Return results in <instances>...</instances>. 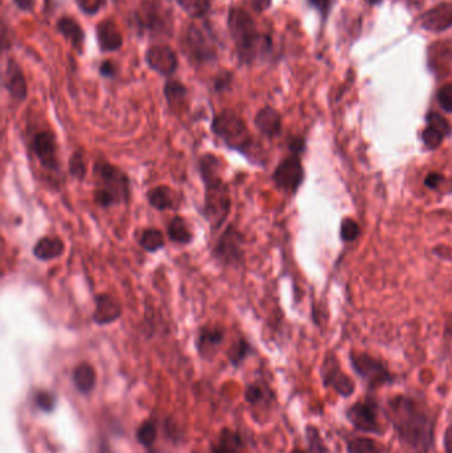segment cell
I'll use <instances>...</instances> for the list:
<instances>
[{"mask_svg":"<svg viewBox=\"0 0 452 453\" xmlns=\"http://www.w3.org/2000/svg\"><path fill=\"white\" fill-rule=\"evenodd\" d=\"M224 329L219 325H206L199 330L198 334V349L202 355L211 354L218 349L224 339Z\"/></svg>","mask_w":452,"mask_h":453,"instance_id":"cell-24","label":"cell"},{"mask_svg":"<svg viewBox=\"0 0 452 453\" xmlns=\"http://www.w3.org/2000/svg\"><path fill=\"white\" fill-rule=\"evenodd\" d=\"M370 6H375V4H380L382 0H366Z\"/></svg>","mask_w":452,"mask_h":453,"instance_id":"cell-49","label":"cell"},{"mask_svg":"<svg viewBox=\"0 0 452 453\" xmlns=\"http://www.w3.org/2000/svg\"><path fill=\"white\" fill-rule=\"evenodd\" d=\"M256 12H263L271 7L272 0H247Z\"/></svg>","mask_w":452,"mask_h":453,"instance_id":"cell-48","label":"cell"},{"mask_svg":"<svg viewBox=\"0 0 452 453\" xmlns=\"http://www.w3.org/2000/svg\"><path fill=\"white\" fill-rule=\"evenodd\" d=\"M266 396V388L260 384H251L245 391V399L250 403H257Z\"/></svg>","mask_w":452,"mask_h":453,"instance_id":"cell-41","label":"cell"},{"mask_svg":"<svg viewBox=\"0 0 452 453\" xmlns=\"http://www.w3.org/2000/svg\"><path fill=\"white\" fill-rule=\"evenodd\" d=\"M68 171L70 175L82 182L86 176V163H85V158H84V152L80 150L73 151L70 155V162H68Z\"/></svg>","mask_w":452,"mask_h":453,"instance_id":"cell-33","label":"cell"},{"mask_svg":"<svg viewBox=\"0 0 452 453\" xmlns=\"http://www.w3.org/2000/svg\"><path fill=\"white\" fill-rule=\"evenodd\" d=\"M443 182H444V176L439 173H429L425 178V186L430 190H438Z\"/></svg>","mask_w":452,"mask_h":453,"instance_id":"cell-43","label":"cell"},{"mask_svg":"<svg viewBox=\"0 0 452 453\" xmlns=\"http://www.w3.org/2000/svg\"><path fill=\"white\" fill-rule=\"evenodd\" d=\"M18 10L23 12H32L35 8L36 0H12Z\"/></svg>","mask_w":452,"mask_h":453,"instance_id":"cell-47","label":"cell"},{"mask_svg":"<svg viewBox=\"0 0 452 453\" xmlns=\"http://www.w3.org/2000/svg\"><path fill=\"white\" fill-rule=\"evenodd\" d=\"M65 251L64 242L58 236H44L34 245L32 254L40 261H51L61 257Z\"/></svg>","mask_w":452,"mask_h":453,"instance_id":"cell-23","label":"cell"},{"mask_svg":"<svg viewBox=\"0 0 452 453\" xmlns=\"http://www.w3.org/2000/svg\"><path fill=\"white\" fill-rule=\"evenodd\" d=\"M257 131L268 140H273L280 136L283 128L281 114L272 106H264L256 113L254 119Z\"/></svg>","mask_w":452,"mask_h":453,"instance_id":"cell-19","label":"cell"},{"mask_svg":"<svg viewBox=\"0 0 452 453\" xmlns=\"http://www.w3.org/2000/svg\"><path fill=\"white\" fill-rule=\"evenodd\" d=\"M137 439L143 447H150L157 439V426L153 421H145L137 431Z\"/></svg>","mask_w":452,"mask_h":453,"instance_id":"cell-35","label":"cell"},{"mask_svg":"<svg viewBox=\"0 0 452 453\" xmlns=\"http://www.w3.org/2000/svg\"><path fill=\"white\" fill-rule=\"evenodd\" d=\"M58 32L64 36L65 40H68L72 47L77 49L79 53L82 52V46L85 40V34L82 31L80 23L73 19L72 16H61L56 24Z\"/></svg>","mask_w":452,"mask_h":453,"instance_id":"cell-25","label":"cell"},{"mask_svg":"<svg viewBox=\"0 0 452 453\" xmlns=\"http://www.w3.org/2000/svg\"><path fill=\"white\" fill-rule=\"evenodd\" d=\"M304 167L300 155L290 154L278 163L272 174V180L278 190L287 194H296L304 182Z\"/></svg>","mask_w":452,"mask_h":453,"instance_id":"cell-13","label":"cell"},{"mask_svg":"<svg viewBox=\"0 0 452 453\" xmlns=\"http://www.w3.org/2000/svg\"><path fill=\"white\" fill-rule=\"evenodd\" d=\"M211 131L230 150L247 155L254 149V137L247 122L231 109H224L215 114L211 122Z\"/></svg>","mask_w":452,"mask_h":453,"instance_id":"cell-5","label":"cell"},{"mask_svg":"<svg viewBox=\"0 0 452 453\" xmlns=\"http://www.w3.org/2000/svg\"><path fill=\"white\" fill-rule=\"evenodd\" d=\"M382 412L407 453H435L437 416L426 403L396 394L386 399Z\"/></svg>","mask_w":452,"mask_h":453,"instance_id":"cell-1","label":"cell"},{"mask_svg":"<svg viewBox=\"0 0 452 453\" xmlns=\"http://www.w3.org/2000/svg\"><path fill=\"white\" fill-rule=\"evenodd\" d=\"M145 60L153 72L163 77H172L179 68L176 52L167 44H153L148 48Z\"/></svg>","mask_w":452,"mask_h":453,"instance_id":"cell-14","label":"cell"},{"mask_svg":"<svg viewBox=\"0 0 452 453\" xmlns=\"http://www.w3.org/2000/svg\"><path fill=\"white\" fill-rule=\"evenodd\" d=\"M233 74L230 70H223L219 74L215 76L214 79V91L217 93H223L231 88Z\"/></svg>","mask_w":452,"mask_h":453,"instance_id":"cell-37","label":"cell"},{"mask_svg":"<svg viewBox=\"0 0 452 453\" xmlns=\"http://www.w3.org/2000/svg\"><path fill=\"white\" fill-rule=\"evenodd\" d=\"M228 31L231 35L236 56L242 64L251 65L259 58L272 52V37L257 31L252 15L242 7H232L228 11Z\"/></svg>","mask_w":452,"mask_h":453,"instance_id":"cell-3","label":"cell"},{"mask_svg":"<svg viewBox=\"0 0 452 453\" xmlns=\"http://www.w3.org/2000/svg\"><path fill=\"white\" fill-rule=\"evenodd\" d=\"M349 363L369 393H374L385 386H393L396 382V376L389 370L386 363L368 353L351 350L349 353Z\"/></svg>","mask_w":452,"mask_h":453,"instance_id":"cell-6","label":"cell"},{"mask_svg":"<svg viewBox=\"0 0 452 453\" xmlns=\"http://www.w3.org/2000/svg\"><path fill=\"white\" fill-rule=\"evenodd\" d=\"M176 3L191 19L205 18L211 8V0H176Z\"/></svg>","mask_w":452,"mask_h":453,"instance_id":"cell-32","label":"cell"},{"mask_svg":"<svg viewBox=\"0 0 452 453\" xmlns=\"http://www.w3.org/2000/svg\"><path fill=\"white\" fill-rule=\"evenodd\" d=\"M348 453H389L383 442L373 439L370 436H354L345 440Z\"/></svg>","mask_w":452,"mask_h":453,"instance_id":"cell-26","label":"cell"},{"mask_svg":"<svg viewBox=\"0 0 452 453\" xmlns=\"http://www.w3.org/2000/svg\"><path fill=\"white\" fill-rule=\"evenodd\" d=\"M163 94L170 110L174 113H183L187 109L188 91L185 85L178 80H167L163 86Z\"/></svg>","mask_w":452,"mask_h":453,"instance_id":"cell-22","label":"cell"},{"mask_svg":"<svg viewBox=\"0 0 452 453\" xmlns=\"http://www.w3.org/2000/svg\"><path fill=\"white\" fill-rule=\"evenodd\" d=\"M3 85L15 103H23L28 94L27 80L22 67L15 58L7 61L6 70L3 73Z\"/></svg>","mask_w":452,"mask_h":453,"instance_id":"cell-16","label":"cell"},{"mask_svg":"<svg viewBox=\"0 0 452 453\" xmlns=\"http://www.w3.org/2000/svg\"><path fill=\"white\" fill-rule=\"evenodd\" d=\"M79 10L85 15H96L103 8L106 0H75Z\"/></svg>","mask_w":452,"mask_h":453,"instance_id":"cell-38","label":"cell"},{"mask_svg":"<svg viewBox=\"0 0 452 453\" xmlns=\"http://www.w3.org/2000/svg\"><path fill=\"white\" fill-rule=\"evenodd\" d=\"M290 151L292 154H296V155H300L302 152H304L305 150V140L302 137H293L292 140H290Z\"/></svg>","mask_w":452,"mask_h":453,"instance_id":"cell-44","label":"cell"},{"mask_svg":"<svg viewBox=\"0 0 452 453\" xmlns=\"http://www.w3.org/2000/svg\"><path fill=\"white\" fill-rule=\"evenodd\" d=\"M250 350H251V348H250L248 342L242 338L232 346L228 357H230V360H231L233 365H239L248 355Z\"/></svg>","mask_w":452,"mask_h":453,"instance_id":"cell-36","label":"cell"},{"mask_svg":"<svg viewBox=\"0 0 452 453\" xmlns=\"http://www.w3.org/2000/svg\"><path fill=\"white\" fill-rule=\"evenodd\" d=\"M100 74L105 77V79H113L116 77L117 74V65L115 64V61L112 60H104L100 65Z\"/></svg>","mask_w":452,"mask_h":453,"instance_id":"cell-42","label":"cell"},{"mask_svg":"<svg viewBox=\"0 0 452 453\" xmlns=\"http://www.w3.org/2000/svg\"><path fill=\"white\" fill-rule=\"evenodd\" d=\"M361 235L360 224L350 218L344 219L341 223V228H340V236L344 242L347 243H351L356 239H359Z\"/></svg>","mask_w":452,"mask_h":453,"instance_id":"cell-34","label":"cell"},{"mask_svg":"<svg viewBox=\"0 0 452 453\" xmlns=\"http://www.w3.org/2000/svg\"><path fill=\"white\" fill-rule=\"evenodd\" d=\"M419 24L430 32H443L452 27V1H443L419 18Z\"/></svg>","mask_w":452,"mask_h":453,"instance_id":"cell-17","label":"cell"},{"mask_svg":"<svg viewBox=\"0 0 452 453\" xmlns=\"http://www.w3.org/2000/svg\"><path fill=\"white\" fill-rule=\"evenodd\" d=\"M305 440L308 445V453H333L330 447L326 444V442L321 435V431L318 427L314 424H306L305 426Z\"/></svg>","mask_w":452,"mask_h":453,"instance_id":"cell-30","label":"cell"},{"mask_svg":"<svg viewBox=\"0 0 452 453\" xmlns=\"http://www.w3.org/2000/svg\"><path fill=\"white\" fill-rule=\"evenodd\" d=\"M167 236H169L170 242L179 245H188L194 239V235L190 230L188 223L185 218H182L179 215L174 216L169 223Z\"/></svg>","mask_w":452,"mask_h":453,"instance_id":"cell-27","label":"cell"},{"mask_svg":"<svg viewBox=\"0 0 452 453\" xmlns=\"http://www.w3.org/2000/svg\"><path fill=\"white\" fill-rule=\"evenodd\" d=\"M93 174L97 179L94 190V203L103 209H110L118 204H127L131 195L129 175L105 159H98L93 164Z\"/></svg>","mask_w":452,"mask_h":453,"instance_id":"cell-4","label":"cell"},{"mask_svg":"<svg viewBox=\"0 0 452 453\" xmlns=\"http://www.w3.org/2000/svg\"><path fill=\"white\" fill-rule=\"evenodd\" d=\"M198 167L205 186L202 214L209 223L211 232H217L231 214V191L221 176V161L217 155L209 152L202 155Z\"/></svg>","mask_w":452,"mask_h":453,"instance_id":"cell-2","label":"cell"},{"mask_svg":"<svg viewBox=\"0 0 452 453\" xmlns=\"http://www.w3.org/2000/svg\"><path fill=\"white\" fill-rule=\"evenodd\" d=\"M290 453H308L306 451H304L302 448H295L293 451H290Z\"/></svg>","mask_w":452,"mask_h":453,"instance_id":"cell-50","label":"cell"},{"mask_svg":"<svg viewBox=\"0 0 452 453\" xmlns=\"http://www.w3.org/2000/svg\"><path fill=\"white\" fill-rule=\"evenodd\" d=\"M443 449L446 453H452V423H450L443 432Z\"/></svg>","mask_w":452,"mask_h":453,"instance_id":"cell-46","label":"cell"},{"mask_svg":"<svg viewBox=\"0 0 452 453\" xmlns=\"http://www.w3.org/2000/svg\"><path fill=\"white\" fill-rule=\"evenodd\" d=\"M73 383L82 394L92 393L96 386V370L92 365L82 362L73 370Z\"/></svg>","mask_w":452,"mask_h":453,"instance_id":"cell-28","label":"cell"},{"mask_svg":"<svg viewBox=\"0 0 452 453\" xmlns=\"http://www.w3.org/2000/svg\"><path fill=\"white\" fill-rule=\"evenodd\" d=\"M35 402L40 409L46 411V412L52 411L53 407H55V399H53V396L51 395L49 393H46V391L37 393L35 396Z\"/></svg>","mask_w":452,"mask_h":453,"instance_id":"cell-40","label":"cell"},{"mask_svg":"<svg viewBox=\"0 0 452 453\" xmlns=\"http://www.w3.org/2000/svg\"><path fill=\"white\" fill-rule=\"evenodd\" d=\"M148 202L153 209L158 211H167V209H176L179 206V197L172 187L157 186L153 187L146 194Z\"/></svg>","mask_w":452,"mask_h":453,"instance_id":"cell-21","label":"cell"},{"mask_svg":"<svg viewBox=\"0 0 452 453\" xmlns=\"http://www.w3.org/2000/svg\"><path fill=\"white\" fill-rule=\"evenodd\" d=\"M309 3L314 6L317 11L320 12L324 18L329 13L330 6H332V0H309Z\"/></svg>","mask_w":452,"mask_h":453,"instance_id":"cell-45","label":"cell"},{"mask_svg":"<svg viewBox=\"0 0 452 453\" xmlns=\"http://www.w3.org/2000/svg\"><path fill=\"white\" fill-rule=\"evenodd\" d=\"M31 150L41 167L53 174H60L61 164L58 159V138L51 130H40L31 140Z\"/></svg>","mask_w":452,"mask_h":453,"instance_id":"cell-12","label":"cell"},{"mask_svg":"<svg viewBox=\"0 0 452 453\" xmlns=\"http://www.w3.org/2000/svg\"><path fill=\"white\" fill-rule=\"evenodd\" d=\"M321 381L326 390H333L337 395L349 399L356 393V382L349 376L347 372H342L341 363L336 353L329 351L325 355L321 365Z\"/></svg>","mask_w":452,"mask_h":453,"instance_id":"cell-10","label":"cell"},{"mask_svg":"<svg viewBox=\"0 0 452 453\" xmlns=\"http://www.w3.org/2000/svg\"><path fill=\"white\" fill-rule=\"evenodd\" d=\"M426 122L427 126L422 131L420 140L429 150H437L441 147L444 138L451 134V125L437 112H430L426 116Z\"/></svg>","mask_w":452,"mask_h":453,"instance_id":"cell-15","label":"cell"},{"mask_svg":"<svg viewBox=\"0 0 452 453\" xmlns=\"http://www.w3.org/2000/svg\"><path fill=\"white\" fill-rule=\"evenodd\" d=\"M96 36L101 52H116L124 46L122 34L113 20L105 19L96 25Z\"/></svg>","mask_w":452,"mask_h":453,"instance_id":"cell-20","label":"cell"},{"mask_svg":"<svg viewBox=\"0 0 452 453\" xmlns=\"http://www.w3.org/2000/svg\"><path fill=\"white\" fill-rule=\"evenodd\" d=\"M438 103L441 109L447 113H452V85L447 84L441 86L438 92Z\"/></svg>","mask_w":452,"mask_h":453,"instance_id":"cell-39","label":"cell"},{"mask_svg":"<svg viewBox=\"0 0 452 453\" xmlns=\"http://www.w3.org/2000/svg\"><path fill=\"white\" fill-rule=\"evenodd\" d=\"M242 447L240 438L230 430H224L221 433L218 442L214 445L211 453H239Z\"/></svg>","mask_w":452,"mask_h":453,"instance_id":"cell-31","label":"cell"},{"mask_svg":"<svg viewBox=\"0 0 452 453\" xmlns=\"http://www.w3.org/2000/svg\"><path fill=\"white\" fill-rule=\"evenodd\" d=\"M133 22L137 25L139 34H169V16L163 11L160 0H142L137 11L133 13Z\"/></svg>","mask_w":452,"mask_h":453,"instance_id":"cell-11","label":"cell"},{"mask_svg":"<svg viewBox=\"0 0 452 453\" xmlns=\"http://www.w3.org/2000/svg\"><path fill=\"white\" fill-rule=\"evenodd\" d=\"M137 242L139 247L149 254H155L161 251L166 244L163 233L157 228H146L141 231Z\"/></svg>","mask_w":452,"mask_h":453,"instance_id":"cell-29","label":"cell"},{"mask_svg":"<svg viewBox=\"0 0 452 453\" xmlns=\"http://www.w3.org/2000/svg\"><path fill=\"white\" fill-rule=\"evenodd\" d=\"M380 403L373 393L363 396L345 409V419L356 432L369 435H385V427L380 420Z\"/></svg>","mask_w":452,"mask_h":453,"instance_id":"cell-8","label":"cell"},{"mask_svg":"<svg viewBox=\"0 0 452 453\" xmlns=\"http://www.w3.org/2000/svg\"><path fill=\"white\" fill-rule=\"evenodd\" d=\"M182 51L194 64H209L218 58L217 40L209 24H190L182 39Z\"/></svg>","mask_w":452,"mask_h":453,"instance_id":"cell-7","label":"cell"},{"mask_svg":"<svg viewBox=\"0 0 452 453\" xmlns=\"http://www.w3.org/2000/svg\"><path fill=\"white\" fill-rule=\"evenodd\" d=\"M96 308L92 320L96 325H110L116 322L122 315V306L120 301L108 293H101L94 297Z\"/></svg>","mask_w":452,"mask_h":453,"instance_id":"cell-18","label":"cell"},{"mask_svg":"<svg viewBox=\"0 0 452 453\" xmlns=\"http://www.w3.org/2000/svg\"><path fill=\"white\" fill-rule=\"evenodd\" d=\"M244 236L230 224L212 248V257L223 267H239L243 264Z\"/></svg>","mask_w":452,"mask_h":453,"instance_id":"cell-9","label":"cell"}]
</instances>
